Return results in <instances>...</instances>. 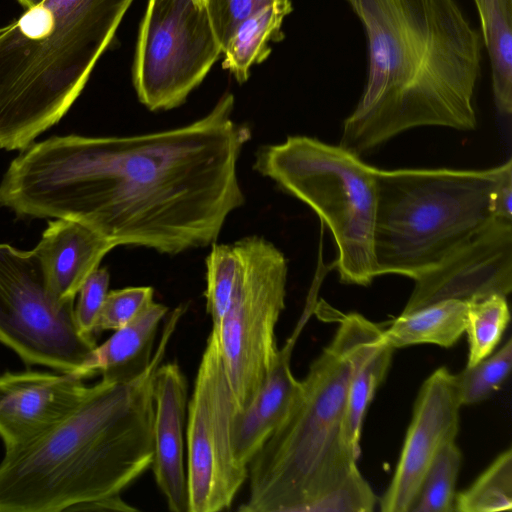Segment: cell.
<instances>
[{"mask_svg":"<svg viewBox=\"0 0 512 512\" xmlns=\"http://www.w3.org/2000/svg\"><path fill=\"white\" fill-rule=\"evenodd\" d=\"M345 1L364 28L368 71L341 147L361 157L412 128H476L482 39L456 0Z\"/></svg>","mask_w":512,"mask_h":512,"instance_id":"obj_2","label":"cell"},{"mask_svg":"<svg viewBox=\"0 0 512 512\" xmlns=\"http://www.w3.org/2000/svg\"><path fill=\"white\" fill-rule=\"evenodd\" d=\"M110 275L106 268L94 270L81 286L74 307L75 321L81 333L95 337L97 320L109 288Z\"/></svg>","mask_w":512,"mask_h":512,"instance_id":"obj_30","label":"cell"},{"mask_svg":"<svg viewBox=\"0 0 512 512\" xmlns=\"http://www.w3.org/2000/svg\"><path fill=\"white\" fill-rule=\"evenodd\" d=\"M506 162L484 170H377V277L415 280L496 218L493 196Z\"/></svg>","mask_w":512,"mask_h":512,"instance_id":"obj_6","label":"cell"},{"mask_svg":"<svg viewBox=\"0 0 512 512\" xmlns=\"http://www.w3.org/2000/svg\"><path fill=\"white\" fill-rule=\"evenodd\" d=\"M496 218L512 221V160L506 161L505 170L496 186L493 196Z\"/></svg>","mask_w":512,"mask_h":512,"instance_id":"obj_31","label":"cell"},{"mask_svg":"<svg viewBox=\"0 0 512 512\" xmlns=\"http://www.w3.org/2000/svg\"><path fill=\"white\" fill-rule=\"evenodd\" d=\"M74 307L50 295L35 248L0 243V343L28 366L71 374L97 345L78 329Z\"/></svg>","mask_w":512,"mask_h":512,"instance_id":"obj_10","label":"cell"},{"mask_svg":"<svg viewBox=\"0 0 512 512\" xmlns=\"http://www.w3.org/2000/svg\"><path fill=\"white\" fill-rule=\"evenodd\" d=\"M233 110L225 93L207 115L174 129L33 142L3 175L0 207L77 221L116 246L173 255L213 244L244 203L237 161L251 130Z\"/></svg>","mask_w":512,"mask_h":512,"instance_id":"obj_1","label":"cell"},{"mask_svg":"<svg viewBox=\"0 0 512 512\" xmlns=\"http://www.w3.org/2000/svg\"><path fill=\"white\" fill-rule=\"evenodd\" d=\"M309 314L305 313L275 359L252 402L234 417L233 454L243 467L287 418L301 392V381L291 371V355Z\"/></svg>","mask_w":512,"mask_h":512,"instance_id":"obj_16","label":"cell"},{"mask_svg":"<svg viewBox=\"0 0 512 512\" xmlns=\"http://www.w3.org/2000/svg\"><path fill=\"white\" fill-rule=\"evenodd\" d=\"M187 488L189 512L231 506L248 478L236 461L232 428L237 414L216 333L211 330L188 402Z\"/></svg>","mask_w":512,"mask_h":512,"instance_id":"obj_11","label":"cell"},{"mask_svg":"<svg viewBox=\"0 0 512 512\" xmlns=\"http://www.w3.org/2000/svg\"><path fill=\"white\" fill-rule=\"evenodd\" d=\"M383 329L358 313L340 320L327 347L301 380L291 412L248 464L242 512H309L357 467L343 423L352 374Z\"/></svg>","mask_w":512,"mask_h":512,"instance_id":"obj_4","label":"cell"},{"mask_svg":"<svg viewBox=\"0 0 512 512\" xmlns=\"http://www.w3.org/2000/svg\"><path fill=\"white\" fill-rule=\"evenodd\" d=\"M279 0H207L210 20L223 50L236 28L247 18Z\"/></svg>","mask_w":512,"mask_h":512,"instance_id":"obj_29","label":"cell"},{"mask_svg":"<svg viewBox=\"0 0 512 512\" xmlns=\"http://www.w3.org/2000/svg\"><path fill=\"white\" fill-rule=\"evenodd\" d=\"M376 502L373 490L355 467L339 486L314 503L309 512H371Z\"/></svg>","mask_w":512,"mask_h":512,"instance_id":"obj_28","label":"cell"},{"mask_svg":"<svg viewBox=\"0 0 512 512\" xmlns=\"http://www.w3.org/2000/svg\"><path fill=\"white\" fill-rule=\"evenodd\" d=\"M152 396L153 458L150 467L169 510L189 512L183 431L188 407L187 381L176 362L158 367Z\"/></svg>","mask_w":512,"mask_h":512,"instance_id":"obj_15","label":"cell"},{"mask_svg":"<svg viewBox=\"0 0 512 512\" xmlns=\"http://www.w3.org/2000/svg\"><path fill=\"white\" fill-rule=\"evenodd\" d=\"M233 279L225 314L216 327L237 413L254 399L278 352L275 327L285 308L287 262L263 237L229 244Z\"/></svg>","mask_w":512,"mask_h":512,"instance_id":"obj_8","label":"cell"},{"mask_svg":"<svg viewBox=\"0 0 512 512\" xmlns=\"http://www.w3.org/2000/svg\"><path fill=\"white\" fill-rule=\"evenodd\" d=\"M394 349L382 338L373 342L358 362L350 379L343 423L344 443L358 459L365 412L391 364Z\"/></svg>","mask_w":512,"mask_h":512,"instance_id":"obj_22","label":"cell"},{"mask_svg":"<svg viewBox=\"0 0 512 512\" xmlns=\"http://www.w3.org/2000/svg\"><path fill=\"white\" fill-rule=\"evenodd\" d=\"M461 463L462 454L455 441L446 444L427 470L410 512L455 511Z\"/></svg>","mask_w":512,"mask_h":512,"instance_id":"obj_25","label":"cell"},{"mask_svg":"<svg viewBox=\"0 0 512 512\" xmlns=\"http://www.w3.org/2000/svg\"><path fill=\"white\" fill-rule=\"evenodd\" d=\"M18 3L25 9H31L40 3H42L44 0H17Z\"/></svg>","mask_w":512,"mask_h":512,"instance_id":"obj_33","label":"cell"},{"mask_svg":"<svg viewBox=\"0 0 512 512\" xmlns=\"http://www.w3.org/2000/svg\"><path fill=\"white\" fill-rule=\"evenodd\" d=\"M402 311L442 300L471 301L512 290V221L495 218L479 234L415 280Z\"/></svg>","mask_w":512,"mask_h":512,"instance_id":"obj_12","label":"cell"},{"mask_svg":"<svg viewBox=\"0 0 512 512\" xmlns=\"http://www.w3.org/2000/svg\"><path fill=\"white\" fill-rule=\"evenodd\" d=\"M151 287H127L109 291L101 308L95 335L107 330H118L128 324L151 301Z\"/></svg>","mask_w":512,"mask_h":512,"instance_id":"obj_27","label":"cell"},{"mask_svg":"<svg viewBox=\"0 0 512 512\" xmlns=\"http://www.w3.org/2000/svg\"><path fill=\"white\" fill-rule=\"evenodd\" d=\"M68 373L5 372L0 375V438L5 451L25 445L65 418L88 392Z\"/></svg>","mask_w":512,"mask_h":512,"instance_id":"obj_14","label":"cell"},{"mask_svg":"<svg viewBox=\"0 0 512 512\" xmlns=\"http://www.w3.org/2000/svg\"><path fill=\"white\" fill-rule=\"evenodd\" d=\"M254 169L298 198L330 229L340 281L368 286L376 274L377 170L360 156L308 136L262 146Z\"/></svg>","mask_w":512,"mask_h":512,"instance_id":"obj_7","label":"cell"},{"mask_svg":"<svg viewBox=\"0 0 512 512\" xmlns=\"http://www.w3.org/2000/svg\"><path fill=\"white\" fill-rule=\"evenodd\" d=\"M68 511H137L119 495L99 498L71 507Z\"/></svg>","mask_w":512,"mask_h":512,"instance_id":"obj_32","label":"cell"},{"mask_svg":"<svg viewBox=\"0 0 512 512\" xmlns=\"http://www.w3.org/2000/svg\"><path fill=\"white\" fill-rule=\"evenodd\" d=\"M512 365V340L496 353L454 374L455 385L463 405L479 403L494 393L508 377Z\"/></svg>","mask_w":512,"mask_h":512,"instance_id":"obj_26","label":"cell"},{"mask_svg":"<svg viewBox=\"0 0 512 512\" xmlns=\"http://www.w3.org/2000/svg\"><path fill=\"white\" fill-rule=\"evenodd\" d=\"M512 510V450L508 448L465 490L456 494L455 511Z\"/></svg>","mask_w":512,"mask_h":512,"instance_id":"obj_23","label":"cell"},{"mask_svg":"<svg viewBox=\"0 0 512 512\" xmlns=\"http://www.w3.org/2000/svg\"><path fill=\"white\" fill-rule=\"evenodd\" d=\"M220 54L207 0H149L132 68L138 100L151 111L182 105Z\"/></svg>","mask_w":512,"mask_h":512,"instance_id":"obj_9","label":"cell"},{"mask_svg":"<svg viewBox=\"0 0 512 512\" xmlns=\"http://www.w3.org/2000/svg\"><path fill=\"white\" fill-rule=\"evenodd\" d=\"M465 332L468 339L466 367L487 358L494 351L509 323L510 312L506 296L492 294L467 301Z\"/></svg>","mask_w":512,"mask_h":512,"instance_id":"obj_24","label":"cell"},{"mask_svg":"<svg viewBox=\"0 0 512 512\" xmlns=\"http://www.w3.org/2000/svg\"><path fill=\"white\" fill-rule=\"evenodd\" d=\"M468 302L442 300L396 318L383 329V341L393 349L415 344L453 346L466 328Z\"/></svg>","mask_w":512,"mask_h":512,"instance_id":"obj_19","label":"cell"},{"mask_svg":"<svg viewBox=\"0 0 512 512\" xmlns=\"http://www.w3.org/2000/svg\"><path fill=\"white\" fill-rule=\"evenodd\" d=\"M134 0H44L0 27V149L23 150L84 89Z\"/></svg>","mask_w":512,"mask_h":512,"instance_id":"obj_5","label":"cell"},{"mask_svg":"<svg viewBox=\"0 0 512 512\" xmlns=\"http://www.w3.org/2000/svg\"><path fill=\"white\" fill-rule=\"evenodd\" d=\"M482 42L491 63L492 91L499 113H512V0H474Z\"/></svg>","mask_w":512,"mask_h":512,"instance_id":"obj_21","label":"cell"},{"mask_svg":"<svg viewBox=\"0 0 512 512\" xmlns=\"http://www.w3.org/2000/svg\"><path fill=\"white\" fill-rule=\"evenodd\" d=\"M168 308L151 301L136 317L87 355L71 375L84 379L96 374L101 379L125 383L141 376L153 357L156 332Z\"/></svg>","mask_w":512,"mask_h":512,"instance_id":"obj_18","label":"cell"},{"mask_svg":"<svg viewBox=\"0 0 512 512\" xmlns=\"http://www.w3.org/2000/svg\"><path fill=\"white\" fill-rule=\"evenodd\" d=\"M292 11L291 0H279L247 18L236 28L223 50L222 67L239 84L248 80L253 65L261 64L269 57L271 42L284 40L282 24Z\"/></svg>","mask_w":512,"mask_h":512,"instance_id":"obj_20","label":"cell"},{"mask_svg":"<svg viewBox=\"0 0 512 512\" xmlns=\"http://www.w3.org/2000/svg\"><path fill=\"white\" fill-rule=\"evenodd\" d=\"M181 318L169 316L148 369L101 379L60 422L0 461V512H60L119 495L151 466L155 373Z\"/></svg>","mask_w":512,"mask_h":512,"instance_id":"obj_3","label":"cell"},{"mask_svg":"<svg viewBox=\"0 0 512 512\" xmlns=\"http://www.w3.org/2000/svg\"><path fill=\"white\" fill-rule=\"evenodd\" d=\"M114 247L113 242L77 221H49L35 249L55 302H74L85 280Z\"/></svg>","mask_w":512,"mask_h":512,"instance_id":"obj_17","label":"cell"},{"mask_svg":"<svg viewBox=\"0 0 512 512\" xmlns=\"http://www.w3.org/2000/svg\"><path fill=\"white\" fill-rule=\"evenodd\" d=\"M461 407L454 374L438 368L419 390L394 475L379 501L382 512H410L434 458L455 441Z\"/></svg>","mask_w":512,"mask_h":512,"instance_id":"obj_13","label":"cell"}]
</instances>
